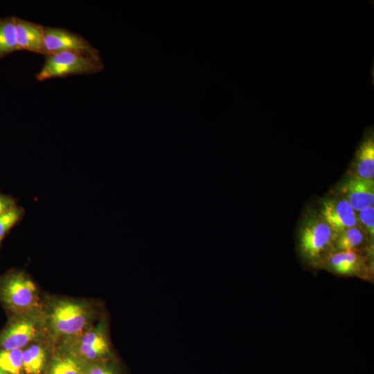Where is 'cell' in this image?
Listing matches in <instances>:
<instances>
[{"label": "cell", "instance_id": "1", "mask_svg": "<svg viewBox=\"0 0 374 374\" xmlns=\"http://www.w3.org/2000/svg\"><path fill=\"white\" fill-rule=\"evenodd\" d=\"M103 69L100 55L79 51H62L46 55L44 64L36 74L38 81L74 75L93 74Z\"/></svg>", "mask_w": 374, "mask_h": 374}, {"label": "cell", "instance_id": "2", "mask_svg": "<svg viewBox=\"0 0 374 374\" xmlns=\"http://www.w3.org/2000/svg\"><path fill=\"white\" fill-rule=\"evenodd\" d=\"M335 235L323 221L313 220L301 230L299 251L303 261L309 266L317 268L323 266L328 256L334 252Z\"/></svg>", "mask_w": 374, "mask_h": 374}, {"label": "cell", "instance_id": "3", "mask_svg": "<svg viewBox=\"0 0 374 374\" xmlns=\"http://www.w3.org/2000/svg\"><path fill=\"white\" fill-rule=\"evenodd\" d=\"M0 296L12 311L25 312L37 304L38 295L35 283L23 274L7 276L0 285Z\"/></svg>", "mask_w": 374, "mask_h": 374}, {"label": "cell", "instance_id": "4", "mask_svg": "<svg viewBox=\"0 0 374 374\" xmlns=\"http://www.w3.org/2000/svg\"><path fill=\"white\" fill-rule=\"evenodd\" d=\"M89 317V312L82 305L69 301H61L53 307L51 322L57 333L73 335L84 329Z\"/></svg>", "mask_w": 374, "mask_h": 374}, {"label": "cell", "instance_id": "5", "mask_svg": "<svg viewBox=\"0 0 374 374\" xmlns=\"http://www.w3.org/2000/svg\"><path fill=\"white\" fill-rule=\"evenodd\" d=\"M45 55L79 51L100 55L99 51L82 35L64 28L44 26Z\"/></svg>", "mask_w": 374, "mask_h": 374}, {"label": "cell", "instance_id": "6", "mask_svg": "<svg viewBox=\"0 0 374 374\" xmlns=\"http://www.w3.org/2000/svg\"><path fill=\"white\" fill-rule=\"evenodd\" d=\"M323 266L338 276L371 280L366 259L359 249L334 251L326 258Z\"/></svg>", "mask_w": 374, "mask_h": 374}, {"label": "cell", "instance_id": "7", "mask_svg": "<svg viewBox=\"0 0 374 374\" xmlns=\"http://www.w3.org/2000/svg\"><path fill=\"white\" fill-rule=\"evenodd\" d=\"M321 213L323 220L330 226L335 236L349 228L355 226L357 224L355 212L345 199L323 202Z\"/></svg>", "mask_w": 374, "mask_h": 374}, {"label": "cell", "instance_id": "8", "mask_svg": "<svg viewBox=\"0 0 374 374\" xmlns=\"http://www.w3.org/2000/svg\"><path fill=\"white\" fill-rule=\"evenodd\" d=\"M105 325L85 333L78 347L79 354L93 362L109 361L112 353Z\"/></svg>", "mask_w": 374, "mask_h": 374}, {"label": "cell", "instance_id": "9", "mask_svg": "<svg viewBox=\"0 0 374 374\" xmlns=\"http://www.w3.org/2000/svg\"><path fill=\"white\" fill-rule=\"evenodd\" d=\"M18 50L45 55L44 26L15 16Z\"/></svg>", "mask_w": 374, "mask_h": 374}, {"label": "cell", "instance_id": "10", "mask_svg": "<svg viewBox=\"0 0 374 374\" xmlns=\"http://www.w3.org/2000/svg\"><path fill=\"white\" fill-rule=\"evenodd\" d=\"M342 193L354 211H360L373 206L374 181L356 175L344 182Z\"/></svg>", "mask_w": 374, "mask_h": 374}, {"label": "cell", "instance_id": "11", "mask_svg": "<svg viewBox=\"0 0 374 374\" xmlns=\"http://www.w3.org/2000/svg\"><path fill=\"white\" fill-rule=\"evenodd\" d=\"M35 323L30 319H19L10 323L0 334V348L21 349L35 336Z\"/></svg>", "mask_w": 374, "mask_h": 374}, {"label": "cell", "instance_id": "12", "mask_svg": "<svg viewBox=\"0 0 374 374\" xmlns=\"http://www.w3.org/2000/svg\"><path fill=\"white\" fill-rule=\"evenodd\" d=\"M355 165L357 176L366 179H373L374 138L371 131L366 133L357 148Z\"/></svg>", "mask_w": 374, "mask_h": 374}, {"label": "cell", "instance_id": "13", "mask_svg": "<svg viewBox=\"0 0 374 374\" xmlns=\"http://www.w3.org/2000/svg\"><path fill=\"white\" fill-rule=\"evenodd\" d=\"M16 51L15 16L0 18V59Z\"/></svg>", "mask_w": 374, "mask_h": 374}, {"label": "cell", "instance_id": "14", "mask_svg": "<svg viewBox=\"0 0 374 374\" xmlns=\"http://www.w3.org/2000/svg\"><path fill=\"white\" fill-rule=\"evenodd\" d=\"M45 360L44 348L33 345L22 352L23 371L27 374H39L44 368Z\"/></svg>", "mask_w": 374, "mask_h": 374}, {"label": "cell", "instance_id": "15", "mask_svg": "<svg viewBox=\"0 0 374 374\" xmlns=\"http://www.w3.org/2000/svg\"><path fill=\"white\" fill-rule=\"evenodd\" d=\"M364 241L362 231L355 227L349 228L337 235L334 240V251L359 249Z\"/></svg>", "mask_w": 374, "mask_h": 374}, {"label": "cell", "instance_id": "16", "mask_svg": "<svg viewBox=\"0 0 374 374\" xmlns=\"http://www.w3.org/2000/svg\"><path fill=\"white\" fill-rule=\"evenodd\" d=\"M22 352L21 349L0 348V368L9 374H21Z\"/></svg>", "mask_w": 374, "mask_h": 374}, {"label": "cell", "instance_id": "17", "mask_svg": "<svg viewBox=\"0 0 374 374\" xmlns=\"http://www.w3.org/2000/svg\"><path fill=\"white\" fill-rule=\"evenodd\" d=\"M48 374H84V368L71 356H58L53 361Z\"/></svg>", "mask_w": 374, "mask_h": 374}, {"label": "cell", "instance_id": "18", "mask_svg": "<svg viewBox=\"0 0 374 374\" xmlns=\"http://www.w3.org/2000/svg\"><path fill=\"white\" fill-rule=\"evenodd\" d=\"M23 210L16 206L0 215V241L8 231L20 220Z\"/></svg>", "mask_w": 374, "mask_h": 374}, {"label": "cell", "instance_id": "19", "mask_svg": "<svg viewBox=\"0 0 374 374\" xmlns=\"http://www.w3.org/2000/svg\"><path fill=\"white\" fill-rule=\"evenodd\" d=\"M84 374H118L109 361L93 362L84 368Z\"/></svg>", "mask_w": 374, "mask_h": 374}, {"label": "cell", "instance_id": "20", "mask_svg": "<svg viewBox=\"0 0 374 374\" xmlns=\"http://www.w3.org/2000/svg\"><path fill=\"white\" fill-rule=\"evenodd\" d=\"M359 220L364 226L366 231L373 238L374 235V207L369 206L359 211Z\"/></svg>", "mask_w": 374, "mask_h": 374}, {"label": "cell", "instance_id": "21", "mask_svg": "<svg viewBox=\"0 0 374 374\" xmlns=\"http://www.w3.org/2000/svg\"><path fill=\"white\" fill-rule=\"evenodd\" d=\"M15 206V201L0 194V215Z\"/></svg>", "mask_w": 374, "mask_h": 374}, {"label": "cell", "instance_id": "22", "mask_svg": "<svg viewBox=\"0 0 374 374\" xmlns=\"http://www.w3.org/2000/svg\"><path fill=\"white\" fill-rule=\"evenodd\" d=\"M0 374H9L5 371H3L2 368H0Z\"/></svg>", "mask_w": 374, "mask_h": 374}]
</instances>
